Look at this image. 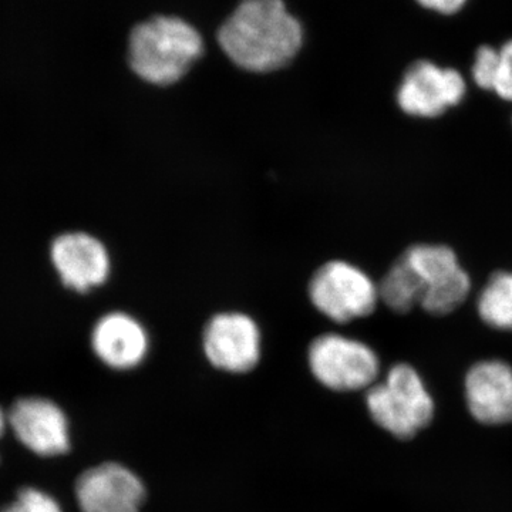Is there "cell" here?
Instances as JSON below:
<instances>
[{
  "label": "cell",
  "mask_w": 512,
  "mask_h": 512,
  "mask_svg": "<svg viewBox=\"0 0 512 512\" xmlns=\"http://www.w3.org/2000/svg\"><path fill=\"white\" fill-rule=\"evenodd\" d=\"M204 352L208 362L224 372H251L261 359V330L244 313H220L205 326Z\"/></svg>",
  "instance_id": "obj_8"
},
{
  "label": "cell",
  "mask_w": 512,
  "mask_h": 512,
  "mask_svg": "<svg viewBox=\"0 0 512 512\" xmlns=\"http://www.w3.org/2000/svg\"><path fill=\"white\" fill-rule=\"evenodd\" d=\"M467 80L460 70L433 60H416L407 67L397 87L396 100L407 116L436 119L463 103Z\"/></svg>",
  "instance_id": "obj_7"
},
{
  "label": "cell",
  "mask_w": 512,
  "mask_h": 512,
  "mask_svg": "<svg viewBox=\"0 0 512 512\" xmlns=\"http://www.w3.org/2000/svg\"><path fill=\"white\" fill-rule=\"evenodd\" d=\"M148 346L146 329L127 313H109L94 326L92 348L111 369L130 370L140 366L146 359Z\"/></svg>",
  "instance_id": "obj_13"
},
{
  "label": "cell",
  "mask_w": 512,
  "mask_h": 512,
  "mask_svg": "<svg viewBox=\"0 0 512 512\" xmlns=\"http://www.w3.org/2000/svg\"><path fill=\"white\" fill-rule=\"evenodd\" d=\"M366 404L377 426L402 440L412 439L434 416L433 397L417 370L406 363L393 366L383 382L367 390Z\"/></svg>",
  "instance_id": "obj_3"
},
{
  "label": "cell",
  "mask_w": 512,
  "mask_h": 512,
  "mask_svg": "<svg viewBox=\"0 0 512 512\" xmlns=\"http://www.w3.org/2000/svg\"><path fill=\"white\" fill-rule=\"evenodd\" d=\"M477 311L490 328L512 332V272H495L480 292Z\"/></svg>",
  "instance_id": "obj_14"
},
{
  "label": "cell",
  "mask_w": 512,
  "mask_h": 512,
  "mask_svg": "<svg viewBox=\"0 0 512 512\" xmlns=\"http://www.w3.org/2000/svg\"><path fill=\"white\" fill-rule=\"evenodd\" d=\"M52 262L64 286L86 293L103 285L110 275V256L99 239L72 232L53 241Z\"/></svg>",
  "instance_id": "obj_11"
},
{
  "label": "cell",
  "mask_w": 512,
  "mask_h": 512,
  "mask_svg": "<svg viewBox=\"0 0 512 512\" xmlns=\"http://www.w3.org/2000/svg\"><path fill=\"white\" fill-rule=\"evenodd\" d=\"M308 360L315 379L335 392L369 390L380 373L375 350L360 340L336 333H326L313 340Z\"/></svg>",
  "instance_id": "obj_4"
},
{
  "label": "cell",
  "mask_w": 512,
  "mask_h": 512,
  "mask_svg": "<svg viewBox=\"0 0 512 512\" xmlns=\"http://www.w3.org/2000/svg\"><path fill=\"white\" fill-rule=\"evenodd\" d=\"M204 43L200 33L183 19L156 16L133 29L128 42V63L141 79L170 86L183 79Z\"/></svg>",
  "instance_id": "obj_2"
},
{
  "label": "cell",
  "mask_w": 512,
  "mask_h": 512,
  "mask_svg": "<svg viewBox=\"0 0 512 512\" xmlns=\"http://www.w3.org/2000/svg\"><path fill=\"white\" fill-rule=\"evenodd\" d=\"M2 512H63L52 495L37 488H23L13 503L6 505Z\"/></svg>",
  "instance_id": "obj_17"
},
{
  "label": "cell",
  "mask_w": 512,
  "mask_h": 512,
  "mask_svg": "<svg viewBox=\"0 0 512 512\" xmlns=\"http://www.w3.org/2000/svg\"><path fill=\"white\" fill-rule=\"evenodd\" d=\"M466 400L478 423H512V367L501 360L476 363L466 376Z\"/></svg>",
  "instance_id": "obj_12"
},
{
  "label": "cell",
  "mask_w": 512,
  "mask_h": 512,
  "mask_svg": "<svg viewBox=\"0 0 512 512\" xmlns=\"http://www.w3.org/2000/svg\"><path fill=\"white\" fill-rule=\"evenodd\" d=\"M380 301L397 313L412 311L421 302V286L413 269L400 256L379 285Z\"/></svg>",
  "instance_id": "obj_15"
},
{
  "label": "cell",
  "mask_w": 512,
  "mask_h": 512,
  "mask_svg": "<svg viewBox=\"0 0 512 512\" xmlns=\"http://www.w3.org/2000/svg\"><path fill=\"white\" fill-rule=\"evenodd\" d=\"M420 9L441 18H453L467 8L470 0H413Z\"/></svg>",
  "instance_id": "obj_19"
},
{
  "label": "cell",
  "mask_w": 512,
  "mask_h": 512,
  "mask_svg": "<svg viewBox=\"0 0 512 512\" xmlns=\"http://www.w3.org/2000/svg\"><path fill=\"white\" fill-rule=\"evenodd\" d=\"M218 42L241 69L268 73L295 59L303 30L282 0H242L221 26Z\"/></svg>",
  "instance_id": "obj_1"
},
{
  "label": "cell",
  "mask_w": 512,
  "mask_h": 512,
  "mask_svg": "<svg viewBox=\"0 0 512 512\" xmlns=\"http://www.w3.org/2000/svg\"><path fill=\"white\" fill-rule=\"evenodd\" d=\"M8 421L20 443L37 456L55 457L69 451V420L52 400L20 399L10 409Z\"/></svg>",
  "instance_id": "obj_10"
},
{
  "label": "cell",
  "mask_w": 512,
  "mask_h": 512,
  "mask_svg": "<svg viewBox=\"0 0 512 512\" xmlns=\"http://www.w3.org/2000/svg\"><path fill=\"white\" fill-rule=\"evenodd\" d=\"M498 64H500V50L491 45L477 47L471 66V79L474 84L485 92H493L495 79H497Z\"/></svg>",
  "instance_id": "obj_16"
},
{
  "label": "cell",
  "mask_w": 512,
  "mask_h": 512,
  "mask_svg": "<svg viewBox=\"0 0 512 512\" xmlns=\"http://www.w3.org/2000/svg\"><path fill=\"white\" fill-rule=\"evenodd\" d=\"M146 497L141 478L119 463L89 468L76 483V500L82 512H140Z\"/></svg>",
  "instance_id": "obj_9"
},
{
  "label": "cell",
  "mask_w": 512,
  "mask_h": 512,
  "mask_svg": "<svg viewBox=\"0 0 512 512\" xmlns=\"http://www.w3.org/2000/svg\"><path fill=\"white\" fill-rule=\"evenodd\" d=\"M421 286L420 306L443 316L460 308L471 292V278L456 252L446 245H413L402 255Z\"/></svg>",
  "instance_id": "obj_6"
},
{
  "label": "cell",
  "mask_w": 512,
  "mask_h": 512,
  "mask_svg": "<svg viewBox=\"0 0 512 512\" xmlns=\"http://www.w3.org/2000/svg\"><path fill=\"white\" fill-rule=\"evenodd\" d=\"M309 298L326 318L348 323L375 312L380 301L379 285L349 262L330 261L312 276Z\"/></svg>",
  "instance_id": "obj_5"
},
{
  "label": "cell",
  "mask_w": 512,
  "mask_h": 512,
  "mask_svg": "<svg viewBox=\"0 0 512 512\" xmlns=\"http://www.w3.org/2000/svg\"><path fill=\"white\" fill-rule=\"evenodd\" d=\"M498 50H500V64H498L493 93L497 94L501 100L512 103V39L505 40Z\"/></svg>",
  "instance_id": "obj_18"
}]
</instances>
